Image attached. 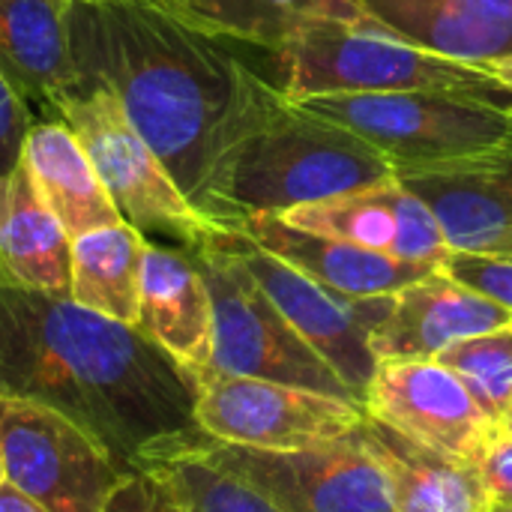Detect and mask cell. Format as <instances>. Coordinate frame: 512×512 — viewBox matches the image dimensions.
<instances>
[{
	"label": "cell",
	"mask_w": 512,
	"mask_h": 512,
	"mask_svg": "<svg viewBox=\"0 0 512 512\" xmlns=\"http://www.w3.org/2000/svg\"><path fill=\"white\" fill-rule=\"evenodd\" d=\"M0 393L66 414L123 474L201 432L195 378L138 327L9 282H0Z\"/></svg>",
	"instance_id": "2"
},
{
	"label": "cell",
	"mask_w": 512,
	"mask_h": 512,
	"mask_svg": "<svg viewBox=\"0 0 512 512\" xmlns=\"http://www.w3.org/2000/svg\"><path fill=\"white\" fill-rule=\"evenodd\" d=\"M447 276L474 288L477 294L495 300L498 306L512 312V258L498 255H471V252H450L441 264Z\"/></svg>",
	"instance_id": "27"
},
{
	"label": "cell",
	"mask_w": 512,
	"mask_h": 512,
	"mask_svg": "<svg viewBox=\"0 0 512 512\" xmlns=\"http://www.w3.org/2000/svg\"><path fill=\"white\" fill-rule=\"evenodd\" d=\"M177 15L195 27L234 42L282 51L321 18L357 15V0H171Z\"/></svg>",
	"instance_id": "25"
},
{
	"label": "cell",
	"mask_w": 512,
	"mask_h": 512,
	"mask_svg": "<svg viewBox=\"0 0 512 512\" xmlns=\"http://www.w3.org/2000/svg\"><path fill=\"white\" fill-rule=\"evenodd\" d=\"M363 444L381 465L396 512H492L495 498L477 465L417 444L366 414Z\"/></svg>",
	"instance_id": "18"
},
{
	"label": "cell",
	"mask_w": 512,
	"mask_h": 512,
	"mask_svg": "<svg viewBox=\"0 0 512 512\" xmlns=\"http://www.w3.org/2000/svg\"><path fill=\"white\" fill-rule=\"evenodd\" d=\"M0 72L51 114L78 93L69 0H0Z\"/></svg>",
	"instance_id": "20"
},
{
	"label": "cell",
	"mask_w": 512,
	"mask_h": 512,
	"mask_svg": "<svg viewBox=\"0 0 512 512\" xmlns=\"http://www.w3.org/2000/svg\"><path fill=\"white\" fill-rule=\"evenodd\" d=\"M81 84H105L204 213L231 147L282 93L168 3H69ZM225 228V225H222Z\"/></svg>",
	"instance_id": "1"
},
{
	"label": "cell",
	"mask_w": 512,
	"mask_h": 512,
	"mask_svg": "<svg viewBox=\"0 0 512 512\" xmlns=\"http://www.w3.org/2000/svg\"><path fill=\"white\" fill-rule=\"evenodd\" d=\"M501 327H512L510 309L438 267L390 297L369 345L378 360H438L450 345Z\"/></svg>",
	"instance_id": "14"
},
{
	"label": "cell",
	"mask_w": 512,
	"mask_h": 512,
	"mask_svg": "<svg viewBox=\"0 0 512 512\" xmlns=\"http://www.w3.org/2000/svg\"><path fill=\"white\" fill-rule=\"evenodd\" d=\"M399 180L432 210L450 252L512 258V156Z\"/></svg>",
	"instance_id": "17"
},
{
	"label": "cell",
	"mask_w": 512,
	"mask_h": 512,
	"mask_svg": "<svg viewBox=\"0 0 512 512\" xmlns=\"http://www.w3.org/2000/svg\"><path fill=\"white\" fill-rule=\"evenodd\" d=\"M54 117L69 123L105 192L129 225L144 234H168L186 249H195L210 234L222 231L219 222L204 216L186 198L105 84H81Z\"/></svg>",
	"instance_id": "7"
},
{
	"label": "cell",
	"mask_w": 512,
	"mask_h": 512,
	"mask_svg": "<svg viewBox=\"0 0 512 512\" xmlns=\"http://www.w3.org/2000/svg\"><path fill=\"white\" fill-rule=\"evenodd\" d=\"M195 390L198 429L213 441L249 450L324 447L354 435L366 420V408L351 399L210 369L195 375Z\"/></svg>",
	"instance_id": "9"
},
{
	"label": "cell",
	"mask_w": 512,
	"mask_h": 512,
	"mask_svg": "<svg viewBox=\"0 0 512 512\" xmlns=\"http://www.w3.org/2000/svg\"><path fill=\"white\" fill-rule=\"evenodd\" d=\"M222 231L210 234L201 246L192 249L213 303L210 372L261 378L360 402L348 384L285 321V315L273 306L246 264L225 246Z\"/></svg>",
	"instance_id": "6"
},
{
	"label": "cell",
	"mask_w": 512,
	"mask_h": 512,
	"mask_svg": "<svg viewBox=\"0 0 512 512\" xmlns=\"http://www.w3.org/2000/svg\"><path fill=\"white\" fill-rule=\"evenodd\" d=\"M309 111L369 141L396 177L435 174L512 156V102L402 90V93H327L297 99Z\"/></svg>",
	"instance_id": "4"
},
{
	"label": "cell",
	"mask_w": 512,
	"mask_h": 512,
	"mask_svg": "<svg viewBox=\"0 0 512 512\" xmlns=\"http://www.w3.org/2000/svg\"><path fill=\"white\" fill-rule=\"evenodd\" d=\"M225 246L246 264L285 321L309 342V348L348 384L363 402L381 360L375 357L369 336L387 315L390 297H345L321 282L309 279L288 261L261 249L237 228L222 231Z\"/></svg>",
	"instance_id": "10"
},
{
	"label": "cell",
	"mask_w": 512,
	"mask_h": 512,
	"mask_svg": "<svg viewBox=\"0 0 512 512\" xmlns=\"http://www.w3.org/2000/svg\"><path fill=\"white\" fill-rule=\"evenodd\" d=\"M279 57V87L291 99L327 93H402L438 90L468 96H507L474 63L426 51L372 21L363 9L345 18H321L294 36Z\"/></svg>",
	"instance_id": "5"
},
{
	"label": "cell",
	"mask_w": 512,
	"mask_h": 512,
	"mask_svg": "<svg viewBox=\"0 0 512 512\" xmlns=\"http://www.w3.org/2000/svg\"><path fill=\"white\" fill-rule=\"evenodd\" d=\"M393 177L396 171L369 141L282 90L225 156L207 213L237 228L246 216L288 213Z\"/></svg>",
	"instance_id": "3"
},
{
	"label": "cell",
	"mask_w": 512,
	"mask_h": 512,
	"mask_svg": "<svg viewBox=\"0 0 512 512\" xmlns=\"http://www.w3.org/2000/svg\"><path fill=\"white\" fill-rule=\"evenodd\" d=\"M501 435H512V399H510V405H507L504 420H501Z\"/></svg>",
	"instance_id": "34"
},
{
	"label": "cell",
	"mask_w": 512,
	"mask_h": 512,
	"mask_svg": "<svg viewBox=\"0 0 512 512\" xmlns=\"http://www.w3.org/2000/svg\"><path fill=\"white\" fill-rule=\"evenodd\" d=\"M99 512H162V507L150 480L138 471V474H126L117 483V489L108 495L105 507Z\"/></svg>",
	"instance_id": "30"
},
{
	"label": "cell",
	"mask_w": 512,
	"mask_h": 512,
	"mask_svg": "<svg viewBox=\"0 0 512 512\" xmlns=\"http://www.w3.org/2000/svg\"><path fill=\"white\" fill-rule=\"evenodd\" d=\"M21 159L39 198L48 204L69 240L123 219L66 120L54 114L33 120Z\"/></svg>",
	"instance_id": "21"
},
{
	"label": "cell",
	"mask_w": 512,
	"mask_h": 512,
	"mask_svg": "<svg viewBox=\"0 0 512 512\" xmlns=\"http://www.w3.org/2000/svg\"><path fill=\"white\" fill-rule=\"evenodd\" d=\"M279 216L297 228L327 234L411 264L441 267L450 255L438 219L399 177L327 201L303 204Z\"/></svg>",
	"instance_id": "13"
},
{
	"label": "cell",
	"mask_w": 512,
	"mask_h": 512,
	"mask_svg": "<svg viewBox=\"0 0 512 512\" xmlns=\"http://www.w3.org/2000/svg\"><path fill=\"white\" fill-rule=\"evenodd\" d=\"M483 69L498 81V87L504 93L512 96V57H501V60H492V63H483Z\"/></svg>",
	"instance_id": "32"
},
{
	"label": "cell",
	"mask_w": 512,
	"mask_h": 512,
	"mask_svg": "<svg viewBox=\"0 0 512 512\" xmlns=\"http://www.w3.org/2000/svg\"><path fill=\"white\" fill-rule=\"evenodd\" d=\"M0 512H48V510L3 480V483H0Z\"/></svg>",
	"instance_id": "31"
},
{
	"label": "cell",
	"mask_w": 512,
	"mask_h": 512,
	"mask_svg": "<svg viewBox=\"0 0 512 512\" xmlns=\"http://www.w3.org/2000/svg\"><path fill=\"white\" fill-rule=\"evenodd\" d=\"M30 126H33L30 102L0 72V174H12L21 165Z\"/></svg>",
	"instance_id": "28"
},
{
	"label": "cell",
	"mask_w": 512,
	"mask_h": 512,
	"mask_svg": "<svg viewBox=\"0 0 512 512\" xmlns=\"http://www.w3.org/2000/svg\"><path fill=\"white\" fill-rule=\"evenodd\" d=\"M162 512H285L261 486L231 468L213 450V438L195 432L162 447L141 468Z\"/></svg>",
	"instance_id": "23"
},
{
	"label": "cell",
	"mask_w": 512,
	"mask_h": 512,
	"mask_svg": "<svg viewBox=\"0 0 512 512\" xmlns=\"http://www.w3.org/2000/svg\"><path fill=\"white\" fill-rule=\"evenodd\" d=\"M363 408L405 438L471 465H480L501 435V426L441 360H381Z\"/></svg>",
	"instance_id": "11"
},
{
	"label": "cell",
	"mask_w": 512,
	"mask_h": 512,
	"mask_svg": "<svg viewBox=\"0 0 512 512\" xmlns=\"http://www.w3.org/2000/svg\"><path fill=\"white\" fill-rule=\"evenodd\" d=\"M144 249V231L126 219L69 240V300L135 327Z\"/></svg>",
	"instance_id": "24"
},
{
	"label": "cell",
	"mask_w": 512,
	"mask_h": 512,
	"mask_svg": "<svg viewBox=\"0 0 512 512\" xmlns=\"http://www.w3.org/2000/svg\"><path fill=\"white\" fill-rule=\"evenodd\" d=\"M237 231H243L249 240L273 252L276 258L288 261L309 279L321 282L324 288L345 294V297H357V300L399 294L402 288L438 270L429 264H411L393 255H381V252L327 237V234L297 228L279 213L246 216L237 225Z\"/></svg>",
	"instance_id": "16"
},
{
	"label": "cell",
	"mask_w": 512,
	"mask_h": 512,
	"mask_svg": "<svg viewBox=\"0 0 512 512\" xmlns=\"http://www.w3.org/2000/svg\"><path fill=\"white\" fill-rule=\"evenodd\" d=\"M69 3H168L171 6V0H69Z\"/></svg>",
	"instance_id": "33"
},
{
	"label": "cell",
	"mask_w": 512,
	"mask_h": 512,
	"mask_svg": "<svg viewBox=\"0 0 512 512\" xmlns=\"http://www.w3.org/2000/svg\"><path fill=\"white\" fill-rule=\"evenodd\" d=\"M213 450L285 512H396L387 477L363 444L360 429L342 441L294 453H267L222 441H213Z\"/></svg>",
	"instance_id": "12"
},
{
	"label": "cell",
	"mask_w": 512,
	"mask_h": 512,
	"mask_svg": "<svg viewBox=\"0 0 512 512\" xmlns=\"http://www.w3.org/2000/svg\"><path fill=\"white\" fill-rule=\"evenodd\" d=\"M135 327L192 378L210 369L213 303L192 249L147 240Z\"/></svg>",
	"instance_id": "15"
},
{
	"label": "cell",
	"mask_w": 512,
	"mask_h": 512,
	"mask_svg": "<svg viewBox=\"0 0 512 512\" xmlns=\"http://www.w3.org/2000/svg\"><path fill=\"white\" fill-rule=\"evenodd\" d=\"M0 282L69 297V237L21 165L0 174Z\"/></svg>",
	"instance_id": "22"
},
{
	"label": "cell",
	"mask_w": 512,
	"mask_h": 512,
	"mask_svg": "<svg viewBox=\"0 0 512 512\" xmlns=\"http://www.w3.org/2000/svg\"><path fill=\"white\" fill-rule=\"evenodd\" d=\"M438 360L465 381L480 408L501 426L512 399V327L462 339Z\"/></svg>",
	"instance_id": "26"
},
{
	"label": "cell",
	"mask_w": 512,
	"mask_h": 512,
	"mask_svg": "<svg viewBox=\"0 0 512 512\" xmlns=\"http://www.w3.org/2000/svg\"><path fill=\"white\" fill-rule=\"evenodd\" d=\"M384 30L462 63L512 57V0H357Z\"/></svg>",
	"instance_id": "19"
},
{
	"label": "cell",
	"mask_w": 512,
	"mask_h": 512,
	"mask_svg": "<svg viewBox=\"0 0 512 512\" xmlns=\"http://www.w3.org/2000/svg\"><path fill=\"white\" fill-rule=\"evenodd\" d=\"M6 477H3V456H0V483H3Z\"/></svg>",
	"instance_id": "36"
},
{
	"label": "cell",
	"mask_w": 512,
	"mask_h": 512,
	"mask_svg": "<svg viewBox=\"0 0 512 512\" xmlns=\"http://www.w3.org/2000/svg\"><path fill=\"white\" fill-rule=\"evenodd\" d=\"M492 512H512V504H495V510Z\"/></svg>",
	"instance_id": "35"
},
{
	"label": "cell",
	"mask_w": 512,
	"mask_h": 512,
	"mask_svg": "<svg viewBox=\"0 0 512 512\" xmlns=\"http://www.w3.org/2000/svg\"><path fill=\"white\" fill-rule=\"evenodd\" d=\"M0 456L6 483L48 512H99L126 477L66 414L6 393H0Z\"/></svg>",
	"instance_id": "8"
},
{
	"label": "cell",
	"mask_w": 512,
	"mask_h": 512,
	"mask_svg": "<svg viewBox=\"0 0 512 512\" xmlns=\"http://www.w3.org/2000/svg\"><path fill=\"white\" fill-rule=\"evenodd\" d=\"M477 468L495 504H512V435H498Z\"/></svg>",
	"instance_id": "29"
}]
</instances>
